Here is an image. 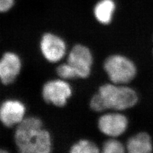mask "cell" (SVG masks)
Here are the masks:
<instances>
[{
	"mask_svg": "<svg viewBox=\"0 0 153 153\" xmlns=\"http://www.w3.org/2000/svg\"><path fill=\"white\" fill-rule=\"evenodd\" d=\"M8 151L4 149H0V152H7Z\"/></svg>",
	"mask_w": 153,
	"mask_h": 153,
	"instance_id": "16",
	"label": "cell"
},
{
	"mask_svg": "<svg viewBox=\"0 0 153 153\" xmlns=\"http://www.w3.org/2000/svg\"><path fill=\"white\" fill-rule=\"evenodd\" d=\"M98 125L100 131L105 135L116 137L126 131L128 120L121 114L110 113L100 117Z\"/></svg>",
	"mask_w": 153,
	"mask_h": 153,
	"instance_id": "9",
	"label": "cell"
},
{
	"mask_svg": "<svg viewBox=\"0 0 153 153\" xmlns=\"http://www.w3.org/2000/svg\"><path fill=\"white\" fill-rule=\"evenodd\" d=\"M70 152L71 153H98V147L93 142L82 139L71 147Z\"/></svg>",
	"mask_w": 153,
	"mask_h": 153,
	"instance_id": "12",
	"label": "cell"
},
{
	"mask_svg": "<svg viewBox=\"0 0 153 153\" xmlns=\"http://www.w3.org/2000/svg\"><path fill=\"white\" fill-rule=\"evenodd\" d=\"M14 0H0V12H6L13 6Z\"/></svg>",
	"mask_w": 153,
	"mask_h": 153,
	"instance_id": "15",
	"label": "cell"
},
{
	"mask_svg": "<svg viewBox=\"0 0 153 153\" xmlns=\"http://www.w3.org/2000/svg\"><path fill=\"white\" fill-rule=\"evenodd\" d=\"M72 95L71 85L63 79L48 81L42 88V97L47 103L56 107H64Z\"/></svg>",
	"mask_w": 153,
	"mask_h": 153,
	"instance_id": "4",
	"label": "cell"
},
{
	"mask_svg": "<svg viewBox=\"0 0 153 153\" xmlns=\"http://www.w3.org/2000/svg\"><path fill=\"white\" fill-rule=\"evenodd\" d=\"M98 93L103 100L105 110L123 111L133 107L138 100L137 94L133 89L115 84L100 86Z\"/></svg>",
	"mask_w": 153,
	"mask_h": 153,
	"instance_id": "2",
	"label": "cell"
},
{
	"mask_svg": "<svg viewBox=\"0 0 153 153\" xmlns=\"http://www.w3.org/2000/svg\"><path fill=\"white\" fill-rule=\"evenodd\" d=\"M127 149L130 153H149L152 146L151 138L147 133L142 132L129 139Z\"/></svg>",
	"mask_w": 153,
	"mask_h": 153,
	"instance_id": "11",
	"label": "cell"
},
{
	"mask_svg": "<svg viewBox=\"0 0 153 153\" xmlns=\"http://www.w3.org/2000/svg\"><path fill=\"white\" fill-rule=\"evenodd\" d=\"M56 72L61 79L71 80L79 79L76 71L68 63L60 65L57 68Z\"/></svg>",
	"mask_w": 153,
	"mask_h": 153,
	"instance_id": "13",
	"label": "cell"
},
{
	"mask_svg": "<svg viewBox=\"0 0 153 153\" xmlns=\"http://www.w3.org/2000/svg\"><path fill=\"white\" fill-rule=\"evenodd\" d=\"M116 10V3L114 0H100L94 8L96 19L104 25L111 23Z\"/></svg>",
	"mask_w": 153,
	"mask_h": 153,
	"instance_id": "10",
	"label": "cell"
},
{
	"mask_svg": "<svg viewBox=\"0 0 153 153\" xmlns=\"http://www.w3.org/2000/svg\"><path fill=\"white\" fill-rule=\"evenodd\" d=\"M124 147L122 143L115 139H110L105 142L103 146V152L105 153H123Z\"/></svg>",
	"mask_w": 153,
	"mask_h": 153,
	"instance_id": "14",
	"label": "cell"
},
{
	"mask_svg": "<svg viewBox=\"0 0 153 153\" xmlns=\"http://www.w3.org/2000/svg\"><path fill=\"white\" fill-rule=\"evenodd\" d=\"M14 139L21 153H49L52 151L51 134L43 128L41 119L36 117L24 119L17 126Z\"/></svg>",
	"mask_w": 153,
	"mask_h": 153,
	"instance_id": "1",
	"label": "cell"
},
{
	"mask_svg": "<svg viewBox=\"0 0 153 153\" xmlns=\"http://www.w3.org/2000/svg\"><path fill=\"white\" fill-rule=\"evenodd\" d=\"M103 67L110 80L115 84L130 82L135 77L137 72L133 62L127 57L119 55L107 57Z\"/></svg>",
	"mask_w": 153,
	"mask_h": 153,
	"instance_id": "3",
	"label": "cell"
},
{
	"mask_svg": "<svg viewBox=\"0 0 153 153\" xmlns=\"http://www.w3.org/2000/svg\"><path fill=\"white\" fill-rule=\"evenodd\" d=\"M22 62L19 56L13 52H7L0 59V80L9 85L16 80L21 72Z\"/></svg>",
	"mask_w": 153,
	"mask_h": 153,
	"instance_id": "8",
	"label": "cell"
},
{
	"mask_svg": "<svg viewBox=\"0 0 153 153\" xmlns=\"http://www.w3.org/2000/svg\"><path fill=\"white\" fill-rule=\"evenodd\" d=\"M26 108L22 102L7 100L0 105V121L4 126H17L25 118Z\"/></svg>",
	"mask_w": 153,
	"mask_h": 153,
	"instance_id": "7",
	"label": "cell"
},
{
	"mask_svg": "<svg viewBox=\"0 0 153 153\" xmlns=\"http://www.w3.org/2000/svg\"><path fill=\"white\" fill-rule=\"evenodd\" d=\"M67 63L73 67L79 78L86 79L91 72L93 57L88 47L77 44L70 51Z\"/></svg>",
	"mask_w": 153,
	"mask_h": 153,
	"instance_id": "5",
	"label": "cell"
},
{
	"mask_svg": "<svg viewBox=\"0 0 153 153\" xmlns=\"http://www.w3.org/2000/svg\"><path fill=\"white\" fill-rule=\"evenodd\" d=\"M40 47L42 54L50 63L59 61L66 52V45L64 40L51 33H45L42 36Z\"/></svg>",
	"mask_w": 153,
	"mask_h": 153,
	"instance_id": "6",
	"label": "cell"
}]
</instances>
